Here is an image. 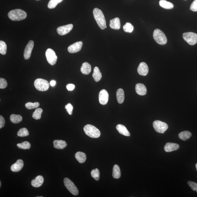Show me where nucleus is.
Masks as SVG:
<instances>
[{"instance_id": "a18cd8bd", "label": "nucleus", "mask_w": 197, "mask_h": 197, "mask_svg": "<svg viewBox=\"0 0 197 197\" xmlns=\"http://www.w3.org/2000/svg\"><path fill=\"white\" fill-rule=\"evenodd\" d=\"M1 184H2L1 182V181H0V187H1Z\"/></svg>"}, {"instance_id": "aec40b11", "label": "nucleus", "mask_w": 197, "mask_h": 197, "mask_svg": "<svg viewBox=\"0 0 197 197\" xmlns=\"http://www.w3.org/2000/svg\"><path fill=\"white\" fill-rule=\"evenodd\" d=\"M116 129L119 133L127 137L130 136L131 135L125 126L121 125V124H118L116 126Z\"/></svg>"}, {"instance_id": "412c9836", "label": "nucleus", "mask_w": 197, "mask_h": 197, "mask_svg": "<svg viewBox=\"0 0 197 197\" xmlns=\"http://www.w3.org/2000/svg\"><path fill=\"white\" fill-rule=\"evenodd\" d=\"M54 148L59 150H63L66 147L67 143L66 141L62 140H55L53 141Z\"/></svg>"}, {"instance_id": "ddd939ff", "label": "nucleus", "mask_w": 197, "mask_h": 197, "mask_svg": "<svg viewBox=\"0 0 197 197\" xmlns=\"http://www.w3.org/2000/svg\"><path fill=\"white\" fill-rule=\"evenodd\" d=\"M83 43L81 41L76 42L68 47V50L69 52L71 53L79 52L81 50Z\"/></svg>"}, {"instance_id": "0eeeda50", "label": "nucleus", "mask_w": 197, "mask_h": 197, "mask_svg": "<svg viewBox=\"0 0 197 197\" xmlns=\"http://www.w3.org/2000/svg\"><path fill=\"white\" fill-rule=\"evenodd\" d=\"M183 37L189 45H194L197 43V34L194 32H185L183 34Z\"/></svg>"}, {"instance_id": "9d476101", "label": "nucleus", "mask_w": 197, "mask_h": 197, "mask_svg": "<svg viewBox=\"0 0 197 197\" xmlns=\"http://www.w3.org/2000/svg\"><path fill=\"white\" fill-rule=\"evenodd\" d=\"M73 28V25L72 24H68L66 25L59 27L57 28V31L59 35H64L71 31Z\"/></svg>"}, {"instance_id": "f03ea898", "label": "nucleus", "mask_w": 197, "mask_h": 197, "mask_svg": "<svg viewBox=\"0 0 197 197\" xmlns=\"http://www.w3.org/2000/svg\"><path fill=\"white\" fill-rule=\"evenodd\" d=\"M9 18L13 21H20L24 20L27 17L26 12L21 9H17L11 10L8 13Z\"/></svg>"}, {"instance_id": "1a4fd4ad", "label": "nucleus", "mask_w": 197, "mask_h": 197, "mask_svg": "<svg viewBox=\"0 0 197 197\" xmlns=\"http://www.w3.org/2000/svg\"><path fill=\"white\" fill-rule=\"evenodd\" d=\"M45 55L48 63L51 66H54L57 61V57L53 49L48 48L45 53Z\"/></svg>"}, {"instance_id": "58836bf2", "label": "nucleus", "mask_w": 197, "mask_h": 197, "mask_svg": "<svg viewBox=\"0 0 197 197\" xmlns=\"http://www.w3.org/2000/svg\"><path fill=\"white\" fill-rule=\"evenodd\" d=\"M73 106L71 104H70V103H69L68 104L65 106V108L66 109L67 112H68V113L70 115H71L72 114V111L73 110Z\"/></svg>"}, {"instance_id": "a19ab883", "label": "nucleus", "mask_w": 197, "mask_h": 197, "mask_svg": "<svg viewBox=\"0 0 197 197\" xmlns=\"http://www.w3.org/2000/svg\"><path fill=\"white\" fill-rule=\"evenodd\" d=\"M190 9L193 11H197V0H195L193 2L190 7Z\"/></svg>"}, {"instance_id": "ea45409f", "label": "nucleus", "mask_w": 197, "mask_h": 197, "mask_svg": "<svg viewBox=\"0 0 197 197\" xmlns=\"http://www.w3.org/2000/svg\"><path fill=\"white\" fill-rule=\"evenodd\" d=\"M7 86L6 80L3 78H1L0 79V89H4Z\"/></svg>"}, {"instance_id": "4c0bfd02", "label": "nucleus", "mask_w": 197, "mask_h": 197, "mask_svg": "<svg viewBox=\"0 0 197 197\" xmlns=\"http://www.w3.org/2000/svg\"><path fill=\"white\" fill-rule=\"evenodd\" d=\"M188 184L194 191H196L197 193V183L192 181H188Z\"/></svg>"}, {"instance_id": "a211bd4d", "label": "nucleus", "mask_w": 197, "mask_h": 197, "mask_svg": "<svg viewBox=\"0 0 197 197\" xmlns=\"http://www.w3.org/2000/svg\"><path fill=\"white\" fill-rule=\"evenodd\" d=\"M44 181V179L43 176L39 175L36 177L35 179L32 180L31 182L32 186L35 188L41 187L43 185Z\"/></svg>"}, {"instance_id": "c03bdc74", "label": "nucleus", "mask_w": 197, "mask_h": 197, "mask_svg": "<svg viewBox=\"0 0 197 197\" xmlns=\"http://www.w3.org/2000/svg\"><path fill=\"white\" fill-rule=\"evenodd\" d=\"M55 84H56V81L54 80H51L50 82V85L52 87L55 86Z\"/></svg>"}, {"instance_id": "7ed1b4c3", "label": "nucleus", "mask_w": 197, "mask_h": 197, "mask_svg": "<svg viewBox=\"0 0 197 197\" xmlns=\"http://www.w3.org/2000/svg\"><path fill=\"white\" fill-rule=\"evenodd\" d=\"M84 131L86 134L92 138H98L100 136V131L92 125H86L84 127Z\"/></svg>"}, {"instance_id": "49530a36", "label": "nucleus", "mask_w": 197, "mask_h": 197, "mask_svg": "<svg viewBox=\"0 0 197 197\" xmlns=\"http://www.w3.org/2000/svg\"><path fill=\"white\" fill-rule=\"evenodd\" d=\"M195 166H196V170H197V163L196 164Z\"/></svg>"}, {"instance_id": "2eb2a0df", "label": "nucleus", "mask_w": 197, "mask_h": 197, "mask_svg": "<svg viewBox=\"0 0 197 197\" xmlns=\"http://www.w3.org/2000/svg\"><path fill=\"white\" fill-rule=\"evenodd\" d=\"M24 166V162L23 160L19 159L16 163L13 164L11 167V171L15 172H19L22 169Z\"/></svg>"}, {"instance_id": "e433bc0d", "label": "nucleus", "mask_w": 197, "mask_h": 197, "mask_svg": "<svg viewBox=\"0 0 197 197\" xmlns=\"http://www.w3.org/2000/svg\"><path fill=\"white\" fill-rule=\"evenodd\" d=\"M91 175L95 180H99L100 178V172L99 170L97 168L93 170L91 172Z\"/></svg>"}, {"instance_id": "9b49d317", "label": "nucleus", "mask_w": 197, "mask_h": 197, "mask_svg": "<svg viewBox=\"0 0 197 197\" xmlns=\"http://www.w3.org/2000/svg\"><path fill=\"white\" fill-rule=\"evenodd\" d=\"M34 43L33 41L31 40L28 42L25 48L24 52V57L26 60H28L31 56L32 49L33 48Z\"/></svg>"}, {"instance_id": "20e7f679", "label": "nucleus", "mask_w": 197, "mask_h": 197, "mask_svg": "<svg viewBox=\"0 0 197 197\" xmlns=\"http://www.w3.org/2000/svg\"><path fill=\"white\" fill-rule=\"evenodd\" d=\"M153 37L157 43L160 45H165L167 43V38L165 34L160 29H156L154 30Z\"/></svg>"}, {"instance_id": "37998d69", "label": "nucleus", "mask_w": 197, "mask_h": 197, "mask_svg": "<svg viewBox=\"0 0 197 197\" xmlns=\"http://www.w3.org/2000/svg\"><path fill=\"white\" fill-rule=\"evenodd\" d=\"M66 87L68 91H72L73 90L74 88H75V85L74 84H69L68 85H67Z\"/></svg>"}, {"instance_id": "bb28decb", "label": "nucleus", "mask_w": 197, "mask_h": 197, "mask_svg": "<svg viewBox=\"0 0 197 197\" xmlns=\"http://www.w3.org/2000/svg\"><path fill=\"white\" fill-rule=\"evenodd\" d=\"M160 6L166 9H172L174 7V5L170 2L166 0H161L159 2Z\"/></svg>"}, {"instance_id": "72a5a7b5", "label": "nucleus", "mask_w": 197, "mask_h": 197, "mask_svg": "<svg viewBox=\"0 0 197 197\" xmlns=\"http://www.w3.org/2000/svg\"><path fill=\"white\" fill-rule=\"evenodd\" d=\"M7 47L6 44L2 41H0V53L3 55L6 54Z\"/></svg>"}, {"instance_id": "4be33fe9", "label": "nucleus", "mask_w": 197, "mask_h": 197, "mask_svg": "<svg viewBox=\"0 0 197 197\" xmlns=\"http://www.w3.org/2000/svg\"><path fill=\"white\" fill-rule=\"evenodd\" d=\"M91 65L89 63L85 62L82 65L80 71L82 74L87 75L91 72Z\"/></svg>"}, {"instance_id": "473e14b6", "label": "nucleus", "mask_w": 197, "mask_h": 197, "mask_svg": "<svg viewBox=\"0 0 197 197\" xmlns=\"http://www.w3.org/2000/svg\"><path fill=\"white\" fill-rule=\"evenodd\" d=\"M29 135V132L26 128H22L17 133V135L20 137L28 136Z\"/></svg>"}, {"instance_id": "c756f323", "label": "nucleus", "mask_w": 197, "mask_h": 197, "mask_svg": "<svg viewBox=\"0 0 197 197\" xmlns=\"http://www.w3.org/2000/svg\"><path fill=\"white\" fill-rule=\"evenodd\" d=\"M43 112V110L41 108H37L32 114V118L36 120L40 119L41 117V114Z\"/></svg>"}, {"instance_id": "f257e3e1", "label": "nucleus", "mask_w": 197, "mask_h": 197, "mask_svg": "<svg viewBox=\"0 0 197 197\" xmlns=\"http://www.w3.org/2000/svg\"><path fill=\"white\" fill-rule=\"evenodd\" d=\"M93 17L97 25L101 29L107 28L106 21L102 11L98 8H95L93 10Z\"/></svg>"}, {"instance_id": "de8ad7c7", "label": "nucleus", "mask_w": 197, "mask_h": 197, "mask_svg": "<svg viewBox=\"0 0 197 197\" xmlns=\"http://www.w3.org/2000/svg\"><path fill=\"white\" fill-rule=\"evenodd\" d=\"M37 1H39V0H37Z\"/></svg>"}, {"instance_id": "dca6fc26", "label": "nucleus", "mask_w": 197, "mask_h": 197, "mask_svg": "<svg viewBox=\"0 0 197 197\" xmlns=\"http://www.w3.org/2000/svg\"><path fill=\"white\" fill-rule=\"evenodd\" d=\"M179 147L177 143L168 142L165 145L164 149L166 152H170L178 150Z\"/></svg>"}, {"instance_id": "cd10ccee", "label": "nucleus", "mask_w": 197, "mask_h": 197, "mask_svg": "<svg viewBox=\"0 0 197 197\" xmlns=\"http://www.w3.org/2000/svg\"><path fill=\"white\" fill-rule=\"evenodd\" d=\"M112 176L114 179H119L121 176V172L119 166L115 165L113 168Z\"/></svg>"}, {"instance_id": "393cba45", "label": "nucleus", "mask_w": 197, "mask_h": 197, "mask_svg": "<svg viewBox=\"0 0 197 197\" xmlns=\"http://www.w3.org/2000/svg\"><path fill=\"white\" fill-rule=\"evenodd\" d=\"M116 97L119 103L122 104L123 102L125 99V94L123 89H119L116 92Z\"/></svg>"}, {"instance_id": "7c9ffc66", "label": "nucleus", "mask_w": 197, "mask_h": 197, "mask_svg": "<svg viewBox=\"0 0 197 197\" xmlns=\"http://www.w3.org/2000/svg\"><path fill=\"white\" fill-rule=\"evenodd\" d=\"M17 146L18 148L22 150H29L31 147V144L28 141H25L21 143L17 144Z\"/></svg>"}, {"instance_id": "a878e982", "label": "nucleus", "mask_w": 197, "mask_h": 197, "mask_svg": "<svg viewBox=\"0 0 197 197\" xmlns=\"http://www.w3.org/2000/svg\"><path fill=\"white\" fill-rule=\"evenodd\" d=\"M191 136H192V133L188 131H182L179 134V138L184 141L188 140L190 138Z\"/></svg>"}, {"instance_id": "f704fd0d", "label": "nucleus", "mask_w": 197, "mask_h": 197, "mask_svg": "<svg viewBox=\"0 0 197 197\" xmlns=\"http://www.w3.org/2000/svg\"><path fill=\"white\" fill-rule=\"evenodd\" d=\"M124 31L126 32L131 33L134 30V27L130 23L127 22L123 26Z\"/></svg>"}, {"instance_id": "423d86ee", "label": "nucleus", "mask_w": 197, "mask_h": 197, "mask_svg": "<svg viewBox=\"0 0 197 197\" xmlns=\"http://www.w3.org/2000/svg\"><path fill=\"white\" fill-rule=\"evenodd\" d=\"M64 183L65 187L72 194L75 196L79 194V191L77 187L70 179L65 178L64 180Z\"/></svg>"}, {"instance_id": "2f4dec72", "label": "nucleus", "mask_w": 197, "mask_h": 197, "mask_svg": "<svg viewBox=\"0 0 197 197\" xmlns=\"http://www.w3.org/2000/svg\"><path fill=\"white\" fill-rule=\"evenodd\" d=\"M63 0H50L47 7L49 9L55 8L59 3L62 2Z\"/></svg>"}, {"instance_id": "c85d7f7f", "label": "nucleus", "mask_w": 197, "mask_h": 197, "mask_svg": "<svg viewBox=\"0 0 197 197\" xmlns=\"http://www.w3.org/2000/svg\"><path fill=\"white\" fill-rule=\"evenodd\" d=\"M10 120L13 123L17 124L20 123L22 121V118L20 115L13 114L10 116Z\"/></svg>"}, {"instance_id": "f8f14e48", "label": "nucleus", "mask_w": 197, "mask_h": 197, "mask_svg": "<svg viewBox=\"0 0 197 197\" xmlns=\"http://www.w3.org/2000/svg\"><path fill=\"white\" fill-rule=\"evenodd\" d=\"M108 93L106 90L103 89L100 91L99 95V102L100 104H106L108 103Z\"/></svg>"}, {"instance_id": "5701e85b", "label": "nucleus", "mask_w": 197, "mask_h": 197, "mask_svg": "<svg viewBox=\"0 0 197 197\" xmlns=\"http://www.w3.org/2000/svg\"><path fill=\"white\" fill-rule=\"evenodd\" d=\"M93 76L95 81L98 82L102 79V74L98 67L96 66L93 69Z\"/></svg>"}, {"instance_id": "f3484780", "label": "nucleus", "mask_w": 197, "mask_h": 197, "mask_svg": "<svg viewBox=\"0 0 197 197\" xmlns=\"http://www.w3.org/2000/svg\"><path fill=\"white\" fill-rule=\"evenodd\" d=\"M135 91L138 94L143 96L146 94L147 89L144 85L141 83H138L135 85Z\"/></svg>"}, {"instance_id": "6e6552de", "label": "nucleus", "mask_w": 197, "mask_h": 197, "mask_svg": "<svg viewBox=\"0 0 197 197\" xmlns=\"http://www.w3.org/2000/svg\"><path fill=\"white\" fill-rule=\"evenodd\" d=\"M153 126L156 132L163 134L168 129V126L165 122L156 120L153 123Z\"/></svg>"}, {"instance_id": "39448f33", "label": "nucleus", "mask_w": 197, "mask_h": 197, "mask_svg": "<svg viewBox=\"0 0 197 197\" xmlns=\"http://www.w3.org/2000/svg\"><path fill=\"white\" fill-rule=\"evenodd\" d=\"M34 85L38 90L40 91H47L49 87V84L47 80L40 78L35 80Z\"/></svg>"}, {"instance_id": "c9c22d12", "label": "nucleus", "mask_w": 197, "mask_h": 197, "mask_svg": "<svg viewBox=\"0 0 197 197\" xmlns=\"http://www.w3.org/2000/svg\"><path fill=\"white\" fill-rule=\"evenodd\" d=\"M40 105L39 103L38 102H36L34 103L28 102L26 103L25 106L28 109L31 110L32 109L38 108L40 106Z\"/></svg>"}, {"instance_id": "4468645a", "label": "nucleus", "mask_w": 197, "mask_h": 197, "mask_svg": "<svg viewBox=\"0 0 197 197\" xmlns=\"http://www.w3.org/2000/svg\"><path fill=\"white\" fill-rule=\"evenodd\" d=\"M137 71L139 74L141 75L146 76L149 72L148 65L144 62L141 63L138 68Z\"/></svg>"}, {"instance_id": "6ab92c4d", "label": "nucleus", "mask_w": 197, "mask_h": 197, "mask_svg": "<svg viewBox=\"0 0 197 197\" xmlns=\"http://www.w3.org/2000/svg\"><path fill=\"white\" fill-rule=\"evenodd\" d=\"M110 26L112 29H119L120 28V22L119 19L116 17L110 21Z\"/></svg>"}, {"instance_id": "79ce46f5", "label": "nucleus", "mask_w": 197, "mask_h": 197, "mask_svg": "<svg viewBox=\"0 0 197 197\" xmlns=\"http://www.w3.org/2000/svg\"><path fill=\"white\" fill-rule=\"evenodd\" d=\"M5 123L4 118L2 116H0V129L4 127Z\"/></svg>"}, {"instance_id": "b1692460", "label": "nucleus", "mask_w": 197, "mask_h": 197, "mask_svg": "<svg viewBox=\"0 0 197 197\" xmlns=\"http://www.w3.org/2000/svg\"><path fill=\"white\" fill-rule=\"evenodd\" d=\"M76 159L80 163H84L87 159L86 155L83 152H78L75 154Z\"/></svg>"}]
</instances>
